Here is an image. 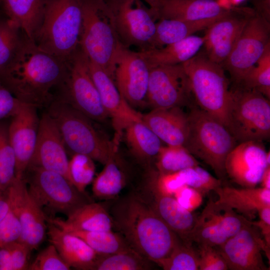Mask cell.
<instances>
[{
  "label": "cell",
  "mask_w": 270,
  "mask_h": 270,
  "mask_svg": "<svg viewBox=\"0 0 270 270\" xmlns=\"http://www.w3.org/2000/svg\"><path fill=\"white\" fill-rule=\"evenodd\" d=\"M114 228L132 248L156 264L181 240L166 223L132 193L117 200L109 212Z\"/></svg>",
  "instance_id": "cell-2"
},
{
  "label": "cell",
  "mask_w": 270,
  "mask_h": 270,
  "mask_svg": "<svg viewBox=\"0 0 270 270\" xmlns=\"http://www.w3.org/2000/svg\"><path fill=\"white\" fill-rule=\"evenodd\" d=\"M214 192L218 198L216 203L234 210L250 220L260 209L270 206V190L262 187L238 188L221 185Z\"/></svg>",
  "instance_id": "cell-27"
},
{
  "label": "cell",
  "mask_w": 270,
  "mask_h": 270,
  "mask_svg": "<svg viewBox=\"0 0 270 270\" xmlns=\"http://www.w3.org/2000/svg\"><path fill=\"white\" fill-rule=\"evenodd\" d=\"M22 103L0 80V122L14 116Z\"/></svg>",
  "instance_id": "cell-48"
},
{
  "label": "cell",
  "mask_w": 270,
  "mask_h": 270,
  "mask_svg": "<svg viewBox=\"0 0 270 270\" xmlns=\"http://www.w3.org/2000/svg\"><path fill=\"white\" fill-rule=\"evenodd\" d=\"M35 106L22 103L10 118L8 134L16 158V177L23 178L37 140L40 118Z\"/></svg>",
  "instance_id": "cell-21"
},
{
  "label": "cell",
  "mask_w": 270,
  "mask_h": 270,
  "mask_svg": "<svg viewBox=\"0 0 270 270\" xmlns=\"http://www.w3.org/2000/svg\"><path fill=\"white\" fill-rule=\"evenodd\" d=\"M67 74L66 61L41 50L26 36L0 72V80L22 102L46 108L56 98L54 92L57 96Z\"/></svg>",
  "instance_id": "cell-1"
},
{
  "label": "cell",
  "mask_w": 270,
  "mask_h": 270,
  "mask_svg": "<svg viewBox=\"0 0 270 270\" xmlns=\"http://www.w3.org/2000/svg\"><path fill=\"white\" fill-rule=\"evenodd\" d=\"M188 114L189 130L184 146L222 180L226 176V158L238 142L225 126L198 107L192 108Z\"/></svg>",
  "instance_id": "cell-7"
},
{
  "label": "cell",
  "mask_w": 270,
  "mask_h": 270,
  "mask_svg": "<svg viewBox=\"0 0 270 270\" xmlns=\"http://www.w3.org/2000/svg\"><path fill=\"white\" fill-rule=\"evenodd\" d=\"M68 162L66 148L58 128L46 112L40 118L37 140L28 166L57 172L70 182Z\"/></svg>",
  "instance_id": "cell-20"
},
{
  "label": "cell",
  "mask_w": 270,
  "mask_h": 270,
  "mask_svg": "<svg viewBox=\"0 0 270 270\" xmlns=\"http://www.w3.org/2000/svg\"><path fill=\"white\" fill-rule=\"evenodd\" d=\"M120 42L140 50L148 49L156 30L157 14L142 0H104Z\"/></svg>",
  "instance_id": "cell-11"
},
{
  "label": "cell",
  "mask_w": 270,
  "mask_h": 270,
  "mask_svg": "<svg viewBox=\"0 0 270 270\" xmlns=\"http://www.w3.org/2000/svg\"><path fill=\"white\" fill-rule=\"evenodd\" d=\"M149 174L157 189L162 194L173 196L182 186L185 185L180 171L160 174L156 170H150Z\"/></svg>",
  "instance_id": "cell-45"
},
{
  "label": "cell",
  "mask_w": 270,
  "mask_h": 270,
  "mask_svg": "<svg viewBox=\"0 0 270 270\" xmlns=\"http://www.w3.org/2000/svg\"><path fill=\"white\" fill-rule=\"evenodd\" d=\"M156 264L164 270H198V252L192 243L180 240L167 257Z\"/></svg>",
  "instance_id": "cell-39"
},
{
  "label": "cell",
  "mask_w": 270,
  "mask_h": 270,
  "mask_svg": "<svg viewBox=\"0 0 270 270\" xmlns=\"http://www.w3.org/2000/svg\"><path fill=\"white\" fill-rule=\"evenodd\" d=\"M21 232L22 226L18 215L10 203L9 210L0 222V246L18 242Z\"/></svg>",
  "instance_id": "cell-44"
},
{
  "label": "cell",
  "mask_w": 270,
  "mask_h": 270,
  "mask_svg": "<svg viewBox=\"0 0 270 270\" xmlns=\"http://www.w3.org/2000/svg\"><path fill=\"white\" fill-rule=\"evenodd\" d=\"M256 12L249 8H230L226 14L205 30L203 46L210 60L220 64L226 59Z\"/></svg>",
  "instance_id": "cell-18"
},
{
  "label": "cell",
  "mask_w": 270,
  "mask_h": 270,
  "mask_svg": "<svg viewBox=\"0 0 270 270\" xmlns=\"http://www.w3.org/2000/svg\"><path fill=\"white\" fill-rule=\"evenodd\" d=\"M47 224L50 242L70 268L92 270L99 255L80 237L50 222Z\"/></svg>",
  "instance_id": "cell-25"
},
{
  "label": "cell",
  "mask_w": 270,
  "mask_h": 270,
  "mask_svg": "<svg viewBox=\"0 0 270 270\" xmlns=\"http://www.w3.org/2000/svg\"><path fill=\"white\" fill-rule=\"evenodd\" d=\"M248 220L234 210L210 199L189 236V241L217 247L236 234Z\"/></svg>",
  "instance_id": "cell-14"
},
{
  "label": "cell",
  "mask_w": 270,
  "mask_h": 270,
  "mask_svg": "<svg viewBox=\"0 0 270 270\" xmlns=\"http://www.w3.org/2000/svg\"><path fill=\"white\" fill-rule=\"evenodd\" d=\"M193 98L182 64L150 68L147 103L152 109L181 107Z\"/></svg>",
  "instance_id": "cell-13"
},
{
  "label": "cell",
  "mask_w": 270,
  "mask_h": 270,
  "mask_svg": "<svg viewBox=\"0 0 270 270\" xmlns=\"http://www.w3.org/2000/svg\"><path fill=\"white\" fill-rule=\"evenodd\" d=\"M266 153L262 142L238 144L226 158V175L242 187H256L265 168L270 166L267 162Z\"/></svg>",
  "instance_id": "cell-22"
},
{
  "label": "cell",
  "mask_w": 270,
  "mask_h": 270,
  "mask_svg": "<svg viewBox=\"0 0 270 270\" xmlns=\"http://www.w3.org/2000/svg\"><path fill=\"white\" fill-rule=\"evenodd\" d=\"M26 34L4 14H0V72L11 62Z\"/></svg>",
  "instance_id": "cell-36"
},
{
  "label": "cell",
  "mask_w": 270,
  "mask_h": 270,
  "mask_svg": "<svg viewBox=\"0 0 270 270\" xmlns=\"http://www.w3.org/2000/svg\"><path fill=\"white\" fill-rule=\"evenodd\" d=\"M68 232L83 240L99 256L114 254L132 248L120 233H115L112 230Z\"/></svg>",
  "instance_id": "cell-35"
},
{
  "label": "cell",
  "mask_w": 270,
  "mask_h": 270,
  "mask_svg": "<svg viewBox=\"0 0 270 270\" xmlns=\"http://www.w3.org/2000/svg\"><path fill=\"white\" fill-rule=\"evenodd\" d=\"M199 270H227L223 257L216 247L198 245Z\"/></svg>",
  "instance_id": "cell-46"
},
{
  "label": "cell",
  "mask_w": 270,
  "mask_h": 270,
  "mask_svg": "<svg viewBox=\"0 0 270 270\" xmlns=\"http://www.w3.org/2000/svg\"><path fill=\"white\" fill-rule=\"evenodd\" d=\"M150 68L138 52L122 44L116 58L114 81L121 95L132 107L148 104Z\"/></svg>",
  "instance_id": "cell-16"
},
{
  "label": "cell",
  "mask_w": 270,
  "mask_h": 270,
  "mask_svg": "<svg viewBox=\"0 0 270 270\" xmlns=\"http://www.w3.org/2000/svg\"><path fill=\"white\" fill-rule=\"evenodd\" d=\"M12 270H28L31 250L26 244L18 242L10 244Z\"/></svg>",
  "instance_id": "cell-49"
},
{
  "label": "cell",
  "mask_w": 270,
  "mask_h": 270,
  "mask_svg": "<svg viewBox=\"0 0 270 270\" xmlns=\"http://www.w3.org/2000/svg\"><path fill=\"white\" fill-rule=\"evenodd\" d=\"M55 122L66 150L106 164L116 156L118 140L110 141L94 126L91 119L68 102L55 98L46 108Z\"/></svg>",
  "instance_id": "cell-3"
},
{
  "label": "cell",
  "mask_w": 270,
  "mask_h": 270,
  "mask_svg": "<svg viewBox=\"0 0 270 270\" xmlns=\"http://www.w3.org/2000/svg\"><path fill=\"white\" fill-rule=\"evenodd\" d=\"M115 159L116 156L104 164L102 170L92 181V194L98 198H114L126 186V176Z\"/></svg>",
  "instance_id": "cell-33"
},
{
  "label": "cell",
  "mask_w": 270,
  "mask_h": 270,
  "mask_svg": "<svg viewBox=\"0 0 270 270\" xmlns=\"http://www.w3.org/2000/svg\"><path fill=\"white\" fill-rule=\"evenodd\" d=\"M182 64L198 108L226 128L231 90L225 70L210 60L204 51Z\"/></svg>",
  "instance_id": "cell-6"
},
{
  "label": "cell",
  "mask_w": 270,
  "mask_h": 270,
  "mask_svg": "<svg viewBox=\"0 0 270 270\" xmlns=\"http://www.w3.org/2000/svg\"><path fill=\"white\" fill-rule=\"evenodd\" d=\"M220 18L196 21L160 18L156 22L155 32L148 50L161 48L205 30Z\"/></svg>",
  "instance_id": "cell-31"
},
{
  "label": "cell",
  "mask_w": 270,
  "mask_h": 270,
  "mask_svg": "<svg viewBox=\"0 0 270 270\" xmlns=\"http://www.w3.org/2000/svg\"><path fill=\"white\" fill-rule=\"evenodd\" d=\"M142 120L166 145L184 146L189 124L188 114L181 107L152 109L142 114Z\"/></svg>",
  "instance_id": "cell-24"
},
{
  "label": "cell",
  "mask_w": 270,
  "mask_h": 270,
  "mask_svg": "<svg viewBox=\"0 0 270 270\" xmlns=\"http://www.w3.org/2000/svg\"><path fill=\"white\" fill-rule=\"evenodd\" d=\"M1 4H2V0H0V8H1Z\"/></svg>",
  "instance_id": "cell-55"
},
{
  "label": "cell",
  "mask_w": 270,
  "mask_h": 270,
  "mask_svg": "<svg viewBox=\"0 0 270 270\" xmlns=\"http://www.w3.org/2000/svg\"><path fill=\"white\" fill-rule=\"evenodd\" d=\"M2 13H3V12H2V10L0 9V14H2Z\"/></svg>",
  "instance_id": "cell-56"
},
{
  "label": "cell",
  "mask_w": 270,
  "mask_h": 270,
  "mask_svg": "<svg viewBox=\"0 0 270 270\" xmlns=\"http://www.w3.org/2000/svg\"><path fill=\"white\" fill-rule=\"evenodd\" d=\"M261 187L270 190V166H268L264 171L260 182Z\"/></svg>",
  "instance_id": "cell-53"
},
{
  "label": "cell",
  "mask_w": 270,
  "mask_h": 270,
  "mask_svg": "<svg viewBox=\"0 0 270 270\" xmlns=\"http://www.w3.org/2000/svg\"><path fill=\"white\" fill-rule=\"evenodd\" d=\"M68 74L56 98L71 104L92 120L108 117L89 70V60L80 47L66 60Z\"/></svg>",
  "instance_id": "cell-10"
},
{
  "label": "cell",
  "mask_w": 270,
  "mask_h": 270,
  "mask_svg": "<svg viewBox=\"0 0 270 270\" xmlns=\"http://www.w3.org/2000/svg\"><path fill=\"white\" fill-rule=\"evenodd\" d=\"M0 270H12L10 244L0 246Z\"/></svg>",
  "instance_id": "cell-51"
},
{
  "label": "cell",
  "mask_w": 270,
  "mask_h": 270,
  "mask_svg": "<svg viewBox=\"0 0 270 270\" xmlns=\"http://www.w3.org/2000/svg\"><path fill=\"white\" fill-rule=\"evenodd\" d=\"M230 8L216 0H160L158 15L159 19L196 21L220 18Z\"/></svg>",
  "instance_id": "cell-26"
},
{
  "label": "cell",
  "mask_w": 270,
  "mask_h": 270,
  "mask_svg": "<svg viewBox=\"0 0 270 270\" xmlns=\"http://www.w3.org/2000/svg\"><path fill=\"white\" fill-rule=\"evenodd\" d=\"M94 160L81 154H74L68 162V174L70 182L80 192L85 190L94 179L96 167Z\"/></svg>",
  "instance_id": "cell-41"
},
{
  "label": "cell",
  "mask_w": 270,
  "mask_h": 270,
  "mask_svg": "<svg viewBox=\"0 0 270 270\" xmlns=\"http://www.w3.org/2000/svg\"><path fill=\"white\" fill-rule=\"evenodd\" d=\"M148 4V6L155 12L158 16V11L159 7L160 0H142Z\"/></svg>",
  "instance_id": "cell-54"
},
{
  "label": "cell",
  "mask_w": 270,
  "mask_h": 270,
  "mask_svg": "<svg viewBox=\"0 0 270 270\" xmlns=\"http://www.w3.org/2000/svg\"><path fill=\"white\" fill-rule=\"evenodd\" d=\"M124 130L130 150L137 158L146 161L157 156L162 141L142 120L130 123Z\"/></svg>",
  "instance_id": "cell-32"
},
{
  "label": "cell",
  "mask_w": 270,
  "mask_h": 270,
  "mask_svg": "<svg viewBox=\"0 0 270 270\" xmlns=\"http://www.w3.org/2000/svg\"><path fill=\"white\" fill-rule=\"evenodd\" d=\"M46 221L68 232L110 231L114 228L112 216L107 209L103 205L92 202L76 209L66 220L46 216Z\"/></svg>",
  "instance_id": "cell-28"
},
{
  "label": "cell",
  "mask_w": 270,
  "mask_h": 270,
  "mask_svg": "<svg viewBox=\"0 0 270 270\" xmlns=\"http://www.w3.org/2000/svg\"><path fill=\"white\" fill-rule=\"evenodd\" d=\"M204 43V36L192 35L159 48L139 50L150 68L182 64L194 56Z\"/></svg>",
  "instance_id": "cell-29"
},
{
  "label": "cell",
  "mask_w": 270,
  "mask_h": 270,
  "mask_svg": "<svg viewBox=\"0 0 270 270\" xmlns=\"http://www.w3.org/2000/svg\"><path fill=\"white\" fill-rule=\"evenodd\" d=\"M80 47L89 60L114 80V62L120 42L104 0H82Z\"/></svg>",
  "instance_id": "cell-5"
},
{
  "label": "cell",
  "mask_w": 270,
  "mask_h": 270,
  "mask_svg": "<svg viewBox=\"0 0 270 270\" xmlns=\"http://www.w3.org/2000/svg\"><path fill=\"white\" fill-rule=\"evenodd\" d=\"M45 0H2L0 9L32 40L40 26Z\"/></svg>",
  "instance_id": "cell-30"
},
{
  "label": "cell",
  "mask_w": 270,
  "mask_h": 270,
  "mask_svg": "<svg viewBox=\"0 0 270 270\" xmlns=\"http://www.w3.org/2000/svg\"><path fill=\"white\" fill-rule=\"evenodd\" d=\"M10 208V202L6 191L0 190V222L5 216Z\"/></svg>",
  "instance_id": "cell-52"
},
{
  "label": "cell",
  "mask_w": 270,
  "mask_h": 270,
  "mask_svg": "<svg viewBox=\"0 0 270 270\" xmlns=\"http://www.w3.org/2000/svg\"><path fill=\"white\" fill-rule=\"evenodd\" d=\"M156 157V168L160 174L175 172L200 165L183 146H162Z\"/></svg>",
  "instance_id": "cell-37"
},
{
  "label": "cell",
  "mask_w": 270,
  "mask_h": 270,
  "mask_svg": "<svg viewBox=\"0 0 270 270\" xmlns=\"http://www.w3.org/2000/svg\"><path fill=\"white\" fill-rule=\"evenodd\" d=\"M6 191L21 224L22 232L18 242L26 244L31 250L36 249L46 234L45 213L30 194L23 178L16 177Z\"/></svg>",
  "instance_id": "cell-17"
},
{
  "label": "cell",
  "mask_w": 270,
  "mask_h": 270,
  "mask_svg": "<svg viewBox=\"0 0 270 270\" xmlns=\"http://www.w3.org/2000/svg\"><path fill=\"white\" fill-rule=\"evenodd\" d=\"M82 0H45L43 18L34 43L66 61L80 47Z\"/></svg>",
  "instance_id": "cell-4"
},
{
  "label": "cell",
  "mask_w": 270,
  "mask_h": 270,
  "mask_svg": "<svg viewBox=\"0 0 270 270\" xmlns=\"http://www.w3.org/2000/svg\"><path fill=\"white\" fill-rule=\"evenodd\" d=\"M270 22L259 13L250 18L226 59L220 65L239 84L270 44Z\"/></svg>",
  "instance_id": "cell-12"
},
{
  "label": "cell",
  "mask_w": 270,
  "mask_h": 270,
  "mask_svg": "<svg viewBox=\"0 0 270 270\" xmlns=\"http://www.w3.org/2000/svg\"><path fill=\"white\" fill-rule=\"evenodd\" d=\"M258 214L260 217L259 220H250V222L260 230L264 240L270 247V206H264L260 209Z\"/></svg>",
  "instance_id": "cell-50"
},
{
  "label": "cell",
  "mask_w": 270,
  "mask_h": 270,
  "mask_svg": "<svg viewBox=\"0 0 270 270\" xmlns=\"http://www.w3.org/2000/svg\"><path fill=\"white\" fill-rule=\"evenodd\" d=\"M16 158L8 134V125L0 122V190L4 192L16 178Z\"/></svg>",
  "instance_id": "cell-40"
},
{
  "label": "cell",
  "mask_w": 270,
  "mask_h": 270,
  "mask_svg": "<svg viewBox=\"0 0 270 270\" xmlns=\"http://www.w3.org/2000/svg\"><path fill=\"white\" fill-rule=\"evenodd\" d=\"M230 90L226 128L238 144L269 140L270 100L240 85H234Z\"/></svg>",
  "instance_id": "cell-8"
},
{
  "label": "cell",
  "mask_w": 270,
  "mask_h": 270,
  "mask_svg": "<svg viewBox=\"0 0 270 270\" xmlns=\"http://www.w3.org/2000/svg\"><path fill=\"white\" fill-rule=\"evenodd\" d=\"M216 248L226 261L228 270H270L264 262L262 252L270 261V247L250 220L236 234Z\"/></svg>",
  "instance_id": "cell-15"
},
{
  "label": "cell",
  "mask_w": 270,
  "mask_h": 270,
  "mask_svg": "<svg viewBox=\"0 0 270 270\" xmlns=\"http://www.w3.org/2000/svg\"><path fill=\"white\" fill-rule=\"evenodd\" d=\"M172 196L180 206L191 212L198 208L202 202V195L187 185L182 186Z\"/></svg>",
  "instance_id": "cell-47"
},
{
  "label": "cell",
  "mask_w": 270,
  "mask_h": 270,
  "mask_svg": "<svg viewBox=\"0 0 270 270\" xmlns=\"http://www.w3.org/2000/svg\"><path fill=\"white\" fill-rule=\"evenodd\" d=\"M154 263L132 248L120 252L98 256L92 270H150Z\"/></svg>",
  "instance_id": "cell-34"
},
{
  "label": "cell",
  "mask_w": 270,
  "mask_h": 270,
  "mask_svg": "<svg viewBox=\"0 0 270 270\" xmlns=\"http://www.w3.org/2000/svg\"><path fill=\"white\" fill-rule=\"evenodd\" d=\"M256 90L270 98V44L262 56L238 84Z\"/></svg>",
  "instance_id": "cell-38"
},
{
  "label": "cell",
  "mask_w": 270,
  "mask_h": 270,
  "mask_svg": "<svg viewBox=\"0 0 270 270\" xmlns=\"http://www.w3.org/2000/svg\"><path fill=\"white\" fill-rule=\"evenodd\" d=\"M28 190L43 210L68 216L92 201L62 175L36 166H28L24 175Z\"/></svg>",
  "instance_id": "cell-9"
},
{
  "label": "cell",
  "mask_w": 270,
  "mask_h": 270,
  "mask_svg": "<svg viewBox=\"0 0 270 270\" xmlns=\"http://www.w3.org/2000/svg\"><path fill=\"white\" fill-rule=\"evenodd\" d=\"M184 184L200 192L202 196L222 185V180L212 176L200 165L180 170Z\"/></svg>",
  "instance_id": "cell-42"
},
{
  "label": "cell",
  "mask_w": 270,
  "mask_h": 270,
  "mask_svg": "<svg viewBox=\"0 0 270 270\" xmlns=\"http://www.w3.org/2000/svg\"><path fill=\"white\" fill-rule=\"evenodd\" d=\"M133 193L146 202L182 242L192 243L189 236L198 216L180 206L172 196L160 192L149 174L144 182Z\"/></svg>",
  "instance_id": "cell-19"
},
{
  "label": "cell",
  "mask_w": 270,
  "mask_h": 270,
  "mask_svg": "<svg viewBox=\"0 0 270 270\" xmlns=\"http://www.w3.org/2000/svg\"><path fill=\"white\" fill-rule=\"evenodd\" d=\"M70 266L60 256L55 246L50 244L42 250L30 264V270H69Z\"/></svg>",
  "instance_id": "cell-43"
},
{
  "label": "cell",
  "mask_w": 270,
  "mask_h": 270,
  "mask_svg": "<svg viewBox=\"0 0 270 270\" xmlns=\"http://www.w3.org/2000/svg\"><path fill=\"white\" fill-rule=\"evenodd\" d=\"M89 70L103 107L108 117L112 118L116 130V136L119 138L122 131L129 124L142 120V114L126 102L114 80L105 70L90 60Z\"/></svg>",
  "instance_id": "cell-23"
}]
</instances>
